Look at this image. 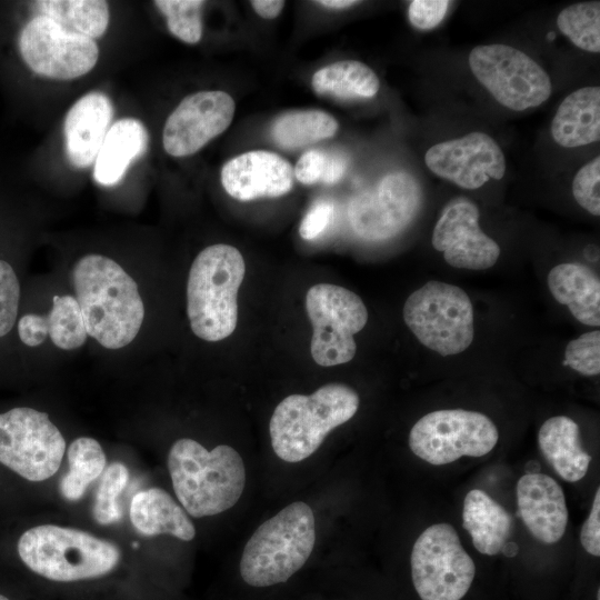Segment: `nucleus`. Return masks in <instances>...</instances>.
Masks as SVG:
<instances>
[{"label":"nucleus","mask_w":600,"mask_h":600,"mask_svg":"<svg viewBox=\"0 0 600 600\" xmlns=\"http://www.w3.org/2000/svg\"><path fill=\"white\" fill-rule=\"evenodd\" d=\"M76 299L87 333L107 349H120L138 334L144 307L136 281L112 259L80 258L72 270Z\"/></svg>","instance_id":"obj_1"},{"label":"nucleus","mask_w":600,"mask_h":600,"mask_svg":"<svg viewBox=\"0 0 600 600\" xmlns=\"http://www.w3.org/2000/svg\"><path fill=\"white\" fill-rule=\"evenodd\" d=\"M168 470L181 507L193 518L232 508L246 486L243 460L227 444L209 451L196 440L179 439L169 450Z\"/></svg>","instance_id":"obj_2"},{"label":"nucleus","mask_w":600,"mask_h":600,"mask_svg":"<svg viewBox=\"0 0 600 600\" xmlns=\"http://www.w3.org/2000/svg\"><path fill=\"white\" fill-rule=\"evenodd\" d=\"M17 551L36 574L56 582H76L103 577L121 560L119 547L88 531L56 524L26 530Z\"/></svg>","instance_id":"obj_3"},{"label":"nucleus","mask_w":600,"mask_h":600,"mask_svg":"<svg viewBox=\"0 0 600 600\" xmlns=\"http://www.w3.org/2000/svg\"><path fill=\"white\" fill-rule=\"evenodd\" d=\"M244 273L243 257L233 246L212 244L196 257L188 277L187 313L197 337L214 342L232 334Z\"/></svg>","instance_id":"obj_4"},{"label":"nucleus","mask_w":600,"mask_h":600,"mask_svg":"<svg viewBox=\"0 0 600 600\" xmlns=\"http://www.w3.org/2000/svg\"><path fill=\"white\" fill-rule=\"evenodd\" d=\"M359 402L351 387L338 382L327 383L309 396L286 397L269 424L274 453L287 462L307 459L332 429L356 414Z\"/></svg>","instance_id":"obj_5"},{"label":"nucleus","mask_w":600,"mask_h":600,"mask_svg":"<svg viewBox=\"0 0 600 600\" xmlns=\"http://www.w3.org/2000/svg\"><path fill=\"white\" fill-rule=\"evenodd\" d=\"M316 542L311 508L293 502L260 524L247 541L239 569L252 587L286 582L309 559Z\"/></svg>","instance_id":"obj_6"},{"label":"nucleus","mask_w":600,"mask_h":600,"mask_svg":"<svg viewBox=\"0 0 600 600\" xmlns=\"http://www.w3.org/2000/svg\"><path fill=\"white\" fill-rule=\"evenodd\" d=\"M403 320L417 339L447 357L463 352L473 341V308L461 288L431 280L412 292Z\"/></svg>","instance_id":"obj_7"},{"label":"nucleus","mask_w":600,"mask_h":600,"mask_svg":"<svg viewBox=\"0 0 600 600\" xmlns=\"http://www.w3.org/2000/svg\"><path fill=\"white\" fill-rule=\"evenodd\" d=\"M306 309L313 328L310 352L316 363L332 367L351 361L357 351L353 337L368 321L362 299L347 288L318 283L307 291Z\"/></svg>","instance_id":"obj_8"},{"label":"nucleus","mask_w":600,"mask_h":600,"mask_svg":"<svg viewBox=\"0 0 600 600\" xmlns=\"http://www.w3.org/2000/svg\"><path fill=\"white\" fill-rule=\"evenodd\" d=\"M66 441L48 414L29 407L0 413V463L32 482L59 469Z\"/></svg>","instance_id":"obj_9"},{"label":"nucleus","mask_w":600,"mask_h":600,"mask_svg":"<svg viewBox=\"0 0 600 600\" xmlns=\"http://www.w3.org/2000/svg\"><path fill=\"white\" fill-rule=\"evenodd\" d=\"M410 563L421 600H461L476 574L473 560L449 523H434L418 537Z\"/></svg>","instance_id":"obj_10"},{"label":"nucleus","mask_w":600,"mask_h":600,"mask_svg":"<svg viewBox=\"0 0 600 600\" xmlns=\"http://www.w3.org/2000/svg\"><path fill=\"white\" fill-rule=\"evenodd\" d=\"M498 439V429L486 414L443 409L427 413L414 423L409 433V447L420 459L441 466L463 456H486Z\"/></svg>","instance_id":"obj_11"},{"label":"nucleus","mask_w":600,"mask_h":600,"mask_svg":"<svg viewBox=\"0 0 600 600\" xmlns=\"http://www.w3.org/2000/svg\"><path fill=\"white\" fill-rule=\"evenodd\" d=\"M469 66L491 96L511 110L538 107L551 94L548 73L532 58L513 47L478 46L469 54Z\"/></svg>","instance_id":"obj_12"},{"label":"nucleus","mask_w":600,"mask_h":600,"mask_svg":"<svg viewBox=\"0 0 600 600\" xmlns=\"http://www.w3.org/2000/svg\"><path fill=\"white\" fill-rule=\"evenodd\" d=\"M19 49L33 72L56 80L87 74L99 57L94 40L70 32L50 18L38 14L21 30Z\"/></svg>","instance_id":"obj_13"},{"label":"nucleus","mask_w":600,"mask_h":600,"mask_svg":"<svg viewBox=\"0 0 600 600\" xmlns=\"http://www.w3.org/2000/svg\"><path fill=\"white\" fill-rule=\"evenodd\" d=\"M420 200V187L413 176L392 172L350 201L348 219L354 233L364 240L389 239L411 222Z\"/></svg>","instance_id":"obj_14"},{"label":"nucleus","mask_w":600,"mask_h":600,"mask_svg":"<svg viewBox=\"0 0 600 600\" xmlns=\"http://www.w3.org/2000/svg\"><path fill=\"white\" fill-rule=\"evenodd\" d=\"M234 111V100L224 91H199L187 96L164 123L162 144L166 152L172 157L196 153L230 126Z\"/></svg>","instance_id":"obj_15"},{"label":"nucleus","mask_w":600,"mask_h":600,"mask_svg":"<svg viewBox=\"0 0 600 600\" xmlns=\"http://www.w3.org/2000/svg\"><path fill=\"white\" fill-rule=\"evenodd\" d=\"M424 162L436 176L469 190L502 179L507 167L499 144L480 131L430 147Z\"/></svg>","instance_id":"obj_16"},{"label":"nucleus","mask_w":600,"mask_h":600,"mask_svg":"<svg viewBox=\"0 0 600 600\" xmlns=\"http://www.w3.org/2000/svg\"><path fill=\"white\" fill-rule=\"evenodd\" d=\"M478 207L466 199L451 202L432 232V246L443 253L446 262L459 269L486 270L500 256L499 244L482 232Z\"/></svg>","instance_id":"obj_17"},{"label":"nucleus","mask_w":600,"mask_h":600,"mask_svg":"<svg viewBox=\"0 0 600 600\" xmlns=\"http://www.w3.org/2000/svg\"><path fill=\"white\" fill-rule=\"evenodd\" d=\"M293 168L286 159L264 150L230 159L220 173L226 192L240 201L287 194L293 187Z\"/></svg>","instance_id":"obj_18"},{"label":"nucleus","mask_w":600,"mask_h":600,"mask_svg":"<svg viewBox=\"0 0 600 600\" xmlns=\"http://www.w3.org/2000/svg\"><path fill=\"white\" fill-rule=\"evenodd\" d=\"M517 503L529 532L543 543H556L564 534L568 508L559 483L543 473H527L517 483Z\"/></svg>","instance_id":"obj_19"},{"label":"nucleus","mask_w":600,"mask_h":600,"mask_svg":"<svg viewBox=\"0 0 600 600\" xmlns=\"http://www.w3.org/2000/svg\"><path fill=\"white\" fill-rule=\"evenodd\" d=\"M113 117L108 96L92 91L69 109L64 119V149L70 163L87 168L94 163Z\"/></svg>","instance_id":"obj_20"},{"label":"nucleus","mask_w":600,"mask_h":600,"mask_svg":"<svg viewBox=\"0 0 600 600\" xmlns=\"http://www.w3.org/2000/svg\"><path fill=\"white\" fill-rule=\"evenodd\" d=\"M148 141L140 120L123 118L112 123L93 163L94 180L104 187L117 184L131 162L146 153Z\"/></svg>","instance_id":"obj_21"},{"label":"nucleus","mask_w":600,"mask_h":600,"mask_svg":"<svg viewBox=\"0 0 600 600\" xmlns=\"http://www.w3.org/2000/svg\"><path fill=\"white\" fill-rule=\"evenodd\" d=\"M553 140L577 148L600 139V88H580L560 103L550 126Z\"/></svg>","instance_id":"obj_22"},{"label":"nucleus","mask_w":600,"mask_h":600,"mask_svg":"<svg viewBox=\"0 0 600 600\" xmlns=\"http://www.w3.org/2000/svg\"><path fill=\"white\" fill-rule=\"evenodd\" d=\"M130 520L146 537L170 534L183 541L196 536V528L186 510L160 488H150L134 494L130 504Z\"/></svg>","instance_id":"obj_23"},{"label":"nucleus","mask_w":600,"mask_h":600,"mask_svg":"<svg viewBox=\"0 0 600 600\" xmlns=\"http://www.w3.org/2000/svg\"><path fill=\"white\" fill-rule=\"evenodd\" d=\"M548 287L553 298L568 307L582 324H600V281L581 263H560L548 274Z\"/></svg>","instance_id":"obj_24"},{"label":"nucleus","mask_w":600,"mask_h":600,"mask_svg":"<svg viewBox=\"0 0 600 600\" xmlns=\"http://www.w3.org/2000/svg\"><path fill=\"white\" fill-rule=\"evenodd\" d=\"M540 451L553 470L568 482L582 479L591 456L582 448L579 426L569 417L546 420L538 433Z\"/></svg>","instance_id":"obj_25"},{"label":"nucleus","mask_w":600,"mask_h":600,"mask_svg":"<svg viewBox=\"0 0 600 600\" xmlns=\"http://www.w3.org/2000/svg\"><path fill=\"white\" fill-rule=\"evenodd\" d=\"M462 526L480 553L494 556L507 543L511 530V517L483 490L472 489L463 501Z\"/></svg>","instance_id":"obj_26"},{"label":"nucleus","mask_w":600,"mask_h":600,"mask_svg":"<svg viewBox=\"0 0 600 600\" xmlns=\"http://www.w3.org/2000/svg\"><path fill=\"white\" fill-rule=\"evenodd\" d=\"M317 94L339 99L372 98L380 88L374 71L357 60H341L322 67L311 80Z\"/></svg>","instance_id":"obj_27"},{"label":"nucleus","mask_w":600,"mask_h":600,"mask_svg":"<svg viewBox=\"0 0 600 600\" xmlns=\"http://www.w3.org/2000/svg\"><path fill=\"white\" fill-rule=\"evenodd\" d=\"M38 16H46L63 29L90 38L101 37L109 24V7L101 0H41L33 2Z\"/></svg>","instance_id":"obj_28"},{"label":"nucleus","mask_w":600,"mask_h":600,"mask_svg":"<svg viewBox=\"0 0 600 600\" xmlns=\"http://www.w3.org/2000/svg\"><path fill=\"white\" fill-rule=\"evenodd\" d=\"M338 128V121L322 110H294L273 121L271 137L280 148L296 150L333 137Z\"/></svg>","instance_id":"obj_29"},{"label":"nucleus","mask_w":600,"mask_h":600,"mask_svg":"<svg viewBox=\"0 0 600 600\" xmlns=\"http://www.w3.org/2000/svg\"><path fill=\"white\" fill-rule=\"evenodd\" d=\"M69 472L60 481L59 489L68 501L82 498L89 484L103 472L107 458L100 443L89 437L73 440L67 451Z\"/></svg>","instance_id":"obj_30"},{"label":"nucleus","mask_w":600,"mask_h":600,"mask_svg":"<svg viewBox=\"0 0 600 600\" xmlns=\"http://www.w3.org/2000/svg\"><path fill=\"white\" fill-rule=\"evenodd\" d=\"M558 29L579 49L600 51V2L570 4L557 17Z\"/></svg>","instance_id":"obj_31"},{"label":"nucleus","mask_w":600,"mask_h":600,"mask_svg":"<svg viewBox=\"0 0 600 600\" xmlns=\"http://www.w3.org/2000/svg\"><path fill=\"white\" fill-rule=\"evenodd\" d=\"M46 319L48 334L58 348L73 350L84 343L88 333L81 309L74 297L54 296L52 308Z\"/></svg>","instance_id":"obj_32"},{"label":"nucleus","mask_w":600,"mask_h":600,"mask_svg":"<svg viewBox=\"0 0 600 600\" xmlns=\"http://www.w3.org/2000/svg\"><path fill=\"white\" fill-rule=\"evenodd\" d=\"M167 18L169 31L179 40L194 44L202 37L201 0H157L153 2Z\"/></svg>","instance_id":"obj_33"},{"label":"nucleus","mask_w":600,"mask_h":600,"mask_svg":"<svg viewBox=\"0 0 600 600\" xmlns=\"http://www.w3.org/2000/svg\"><path fill=\"white\" fill-rule=\"evenodd\" d=\"M128 479V468L121 462H112L103 470L93 504V517L98 523L108 526L120 520L121 510L117 499Z\"/></svg>","instance_id":"obj_34"},{"label":"nucleus","mask_w":600,"mask_h":600,"mask_svg":"<svg viewBox=\"0 0 600 600\" xmlns=\"http://www.w3.org/2000/svg\"><path fill=\"white\" fill-rule=\"evenodd\" d=\"M562 363L583 376L599 374L600 331H589L571 340L566 347Z\"/></svg>","instance_id":"obj_35"},{"label":"nucleus","mask_w":600,"mask_h":600,"mask_svg":"<svg viewBox=\"0 0 600 600\" xmlns=\"http://www.w3.org/2000/svg\"><path fill=\"white\" fill-rule=\"evenodd\" d=\"M600 158L581 167L572 181V194L580 207L592 216H600Z\"/></svg>","instance_id":"obj_36"},{"label":"nucleus","mask_w":600,"mask_h":600,"mask_svg":"<svg viewBox=\"0 0 600 600\" xmlns=\"http://www.w3.org/2000/svg\"><path fill=\"white\" fill-rule=\"evenodd\" d=\"M20 300V284L12 267L0 260V338L13 327Z\"/></svg>","instance_id":"obj_37"},{"label":"nucleus","mask_w":600,"mask_h":600,"mask_svg":"<svg viewBox=\"0 0 600 600\" xmlns=\"http://www.w3.org/2000/svg\"><path fill=\"white\" fill-rule=\"evenodd\" d=\"M330 159L331 152L329 151L319 149L308 150L298 159L293 168V174L302 184L323 183Z\"/></svg>","instance_id":"obj_38"},{"label":"nucleus","mask_w":600,"mask_h":600,"mask_svg":"<svg viewBox=\"0 0 600 600\" xmlns=\"http://www.w3.org/2000/svg\"><path fill=\"white\" fill-rule=\"evenodd\" d=\"M450 1L413 0L408 8L410 23L419 30H431L444 19Z\"/></svg>","instance_id":"obj_39"},{"label":"nucleus","mask_w":600,"mask_h":600,"mask_svg":"<svg viewBox=\"0 0 600 600\" xmlns=\"http://www.w3.org/2000/svg\"><path fill=\"white\" fill-rule=\"evenodd\" d=\"M334 216V206L331 201L319 200L314 202L304 214L299 233L304 240L318 238L330 224Z\"/></svg>","instance_id":"obj_40"},{"label":"nucleus","mask_w":600,"mask_h":600,"mask_svg":"<svg viewBox=\"0 0 600 600\" xmlns=\"http://www.w3.org/2000/svg\"><path fill=\"white\" fill-rule=\"evenodd\" d=\"M580 541L588 553L600 556V489L596 491L590 514L582 526Z\"/></svg>","instance_id":"obj_41"},{"label":"nucleus","mask_w":600,"mask_h":600,"mask_svg":"<svg viewBox=\"0 0 600 600\" xmlns=\"http://www.w3.org/2000/svg\"><path fill=\"white\" fill-rule=\"evenodd\" d=\"M21 341L29 347L40 346L48 336L46 316L28 313L21 317L18 323Z\"/></svg>","instance_id":"obj_42"},{"label":"nucleus","mask_w":600,"mask_h":600,"mask_svg":"<svg viewBox=\"0 0 600 600\" xmlns=\"http://www.w3.org/2000/svg\"><path fill=\"white\" fill-rule=\"evenodd\" d=\"M250 4L261 18L274 19L280 14L286 2L281 0H252Z\"/></svg>","instance_id":"obj_43"},{"label":"nucleus","mask_w":600,"mask_h":600,"mask_svg":"<svg viewBox=\"0 0 600 600\" xmlns=\"http://www.w3.org/2000/svg\"><path fill=\"white\" fill-rule=\"evenodd\" d=\"M360 1H354V0H320V1H316V3L322 6V7H326V8H330V9H347V8H350L352 6H356L358 4Z\"/></svg>","instance_id":"obj_44"},{"label":"nucleus","mask_w":600,"mask_h":600,"mask_svg":"<svg viewBox=\"0 0 600 600\" xmlns=\"http://www.w3.org/2000/svg\"><path fill=\"white\" fill-rule=\"evenodd\" d=\"M0 600H10L8 597L0 593Z\"/></svg>","instance_id":"obj_45"},{"label":"nucleus","mask_w":600,"mask_h":600,"mask_svg":"<svg viewBox=\"0 0 600 600\" xmlns=\"http://www.w3.org/2000/svg\"><path fill=\"white\" fill-rule=\"evenodd\" d=\"M597 600H600V592L598 590V593H597Z\"/></svg>","instance_id":"obj_46"}]
</instances>
